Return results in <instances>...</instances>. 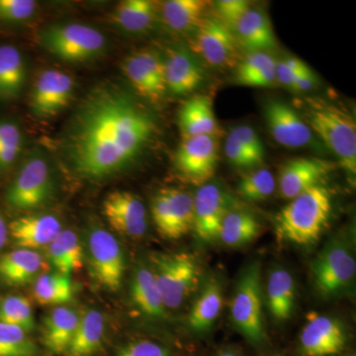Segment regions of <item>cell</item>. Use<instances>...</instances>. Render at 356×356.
Instances as JSON below:
<instances>
[{
	"label": "cell",
	"mask_w": 356,
	"mask_h": 356,
	"mask_svg": "<svg viewBox=\"0 0 356 356\" xmlns=\"http://www.w3.org/2000/svg\"><path fill=\"white\" fill-rule=\"evenodd\" d=\"M154 129L151 115L127 91L100 86L77 110L65 140V154L77 175L99 179L132 163Z\"/></svg>",
	"instance_id": "obj_1"
},
{
	"label": "cell",
	"mask_w": 356,
	"mask_h": 356,
	"mask_svg": "<svg viewBox=\"0 0 356 356\" xmlns=\"http://www.w3.org/2000/svg\"><path fill=\"white\" fill-rule=\"evenodd\" d=\"M332 199L323 184L291 199L274 218L277 240L303 247L317 243L331 218Z\"/></svg>",
	"instance_id": "obj_2"
},
{
	"label": "cell",
	"mask_w": 356,
	"mask_h": 356,
	"mask_svg": "<svg viewBox=\"0 0 356 356\" xmlns=\"http://www.w3.org/2000/svg\"><path fill=\"white\" fill-rule=\"evenodd\" d=\"M306 123L312 132L336 154L339 165L350 177L356 173V124L346 110L329 103L309 102Z\"/></svg>",
	"instance_id": "obj_3"
},
{
	"label": "cell",
	"mask_w": 356,
	"mask_h": 356,
	"mask_svg": "<svg viewBox=\"0 0 356 356\" xmlns=\"http://www.w3.org/2000/svg\"><path fill=\"white\" fill-rule=\"evenodd\" d=\"M231 318L236 329L254 346L266 343L262 312L261 264L255 261L243 270L231 302Z\"/></svg>",
	"instance_id": "obj_4"
},
{
	"label": "cell",
	"mask_w": 356,
	"mask_h": 356,
	"mask_svg": "<svg viewBox=\"0 0 356 356\" xmlns=\"http://www.w3.org/2000/svg\"><path fill=\"white\" fill-rule=\"evenodd\" d=\"M151 261L165 308H179L198 286L201 269L197 259L191 254L177 252L154 254Z\"/></svg>",
	"instance_id": "obj_5"
},
{
	"label": "cell",
	"mask_w": 356,
	"mask_h": 356,
	"mask_svg": "<svg viewBox=\"0 0 356 356\" xmlns=\"http://www.w3.org/2000/svg\"><path fill=\"white\" fill-rule=\"evenodd\" d=\"M314 286L321 296L336 297L355 281L356 262L353 250L341 241L327 243L311 266Z\"/></svg>",
	"instance_id": "obj_6"
},
{
	"label": "cell",
	"mask_w": 356,
	"mask_h": 356,
	"mask_svg": "<svg viewBox=\"0 0 356 356\" xmlns=\"http://www.w3.org/2000/svg\"><path fill=\"white\" fill-rule=\"evenodd\" d=\"M44 48L65 62L81 63L97 57L105 47L103 34L90 26L56 25L42 33Z\"/></svg>",
	"instance_id": "obj_7"
},
{
	"label": "cell",
	"mask_w": 356,
	"mask_h": 356,
	"mask_svg": "<svg viewBox=\"0 0 356 356\" xmlns=\"http://www.w3.org/2000/svg\"><path fill=\"white\" fill-rule=\"evenodd\" d=\"M152 214L159 235L177 240L193 231L194 199L180 189H161L152 201Z\"/></svg>",
	"instance_id": "obj_8"
},
{
	"label": "cell",
	"mask_w": 356,
	"mask_h": 356,
	"mask_svg": "<svg viewBox=\"0 0 356 356\" xmlns=\"http://www.w3.org/2000/svg\"><path fill=\"white\" fill-rule=\"evenodd\" d=\"M88 254L95 280L110 291H118L125 273V257L118 240L106 229H91Z\"/></svg>",
	"instance_id": "obj_9"
},
{
	"label": "cell",
	"mask_w": 356,
	"mask_h": 356,
	"mask_svg": "<svg viewBox=\"0 0 356 356\" xmlns=\"http://www.w3.org/2000/svg\"><path fill=\"white\" fill-rule=\"evenodd\" d=\"M53 193L50 170L43 159L33 158L26 161L20 172L9 185L6 203L16 210L41 207Z\"/></svg>",
	"instance_id": "obj_10"
},
{
	"label": "cell",
	"mask_w": 356,
	"mask_h": 356,
	"mask_svg": "<svg viewBox=\"0 0 356 356\" xmlns=\"http://www.w3.org/2000/svg\"><path fill=\"white\" fill-rule=\"evenodd\" d=\"M219 144L213 136L182 140L175 154V168L187 181L200 187L215 177L219 161Z\"/></svg>",
	"instance_id": "obj_11"
},
{
	"label": "cell",
	"mask_w": 356,
	"mask_h": 356,
	"mask_svg": "<svg viewBox=\"0 0 356 356\" xmlns=\"http://www.w3.org/2000/svg\"><path fill=\"white\" fill-rule=\"evenodd\" d=\"M191 48L212 67H232L238 58V42L233 32L214 16H206L194 32Z\"/></svg>",
	"instance_id": "obj_12"
},
{
	"label": "cell",
	"mask_w": 356,
	"mask_h": 356,
	"mask_svg": "<svg viewBox=\"0 0 356 356\" xmlns=\"http://www.w3.org/2000/svg\"><path fill=\"white\" fill-rule=\"evenodd\" d=\"M299 339L302 356H332L346 348L348 334L337 318L310 312Z\"/></svg>",
	"instance_id": "obj_13"
},
{
	"label": "cell",
	"mask_w": 356,
	"mask_h": 356,
	"mask_svg": "<svg viewBox=\"0 0 356 356\" xmlns=\"http://www.w3.org/2000/svg\"><path fill=\"white\" fill-rule=\"evenodd\" d=\"M124 74L140 96L156 102L165 95V58L158 51H136L122 65Z\"/></svg>",
	"instance_id": "obj_14"
},
{
	"label": "cell",
	"mask_w": 356,
	"mask_h": 356,
	"mask_svg": "<svg viewBox=\"0 0 356 356\" xmlns=\"http://www.w3.org/2000/svg\"><path fill=\"white\" fill-rule=\"evenodd\" d=\"M194 199L193 231L204 242L217 240L222 219L233 209V200L218 184L199 187Z\"/></svg>",
	"instance_id": "obj_15"
},
{
	"label": "cell",
	"mask_w": 356,
	"mask_h": 356,
	"mask_svg": "<svg viewBox=\"0 0 356 356\" xmlns=\"http://www.w3.org/2000/svg\"><path fill=\"white\" fill-rule=\"evenodd\" d=\"M264 119L274 140L285 147L298 149L314 142L313 132L298 112L281 100L269 99L264 105Z\"/></svg>",
	"instance_id": "obj_16"
},
{
	"label": "cell",
	"mask_w": 356,
	"mask_h": 356,
	"mask_svg": "<svg viewBox=\"0 0 356 356\" xmlns=\"http://www.w3.org/2000/svg\"><path fill=\"white\" fill-rule=\"evenodd\" d=\"M74 83L60 70H44L40 74L30 96V108L39 118H51L72 102Z\"/></svg>",
	"instance_id": "obj_17"
},
{
	"label": "cell",
	"mask_w": 356,
	"mask_h": 356,
	"mask_svg": "<svg viewBox=\"0 0 356 356\" xmlns=\"http://www.w3.org/2000/svg\"><path fill=\"white\" fill-rule=\"evenodd\" d=\"M103 213L110 226L121 235L140 238L147 229V209L137 196L114 191L103 202Z\"/></svg>",
	"instance_id": "obj_18"
},
{
	"label": "cell",
	"mask_w": 356,
	"mask_h": 356,
	"mask_svg": "<svg viewBox=\"0 0 356 356\" xmlns=\"http://www.w3.org/2000/svg\"><path fill=\"white\" fill-rule=\"evenodd\" d=\"M330 161L317 158H295L281 166L278 175L280 195L291 200L317 185L334 170Z\"/></svg>",
	"instance_id": "obj_19"
},
{
	"label": "cell",
	"mask_w": 356,
	"mask_h": 356,
	"mask_svg": "<svg viewBox=\"0 0 356 356\" xmlns=\"http://www.w3.org/2000/svg\"><path fill=\"white\" fill-rule=\"evenodd\" d=\"M166 89L177 95H186L205 81L202 65L191 51L172 49L165 58Z\"/></svg>",
	"instance_id": "obj_20"
},
{
	"label": "cell",
	"mask_w": 356,
	"mask_h": 356,
	"mask_svg": "<svg viewBox=\"0 0 356 356\" xmlns=\"http://www.w3.org/2000/svg\"><path fill=\"white\" fill-rule=\"evenodd\" d=\"M9 236L20 248L36 250L47 248L62 231V224L51 214L26 215L9 224Z\"/></svg>",
	"instance_id": "obj_21"
},
{
	"label": "cell",
	"mask_w": 356,
	"mask_h": 356,
	"mask_svg": "<svg viewBox=\"0 0 356 356\" xmlns=\"http://www.w3.org/2000/svg\"><path fill=\"white\" fill-rule=\"evenodd\" d=\"M178 125L184 139L198 136L217 138L222 132L215 116L212 98L204 95L192 96L182 104Z\"/></svg>",
	"instance_id": "obj_22"
},
{
	"label": "cell",
	"mask_w": 356,
	"mask_h": 356,
	"mask_svg": "<svg viewBox=\"0 0 356 356\" xmlns=\"http://www.w3.org/2000/svg\"><path fill=\"white\" fill-rule=\"evenodd\" d=\"M47 268L37 250L16 248L0 255V281L10 286H23L36 280Z\"/></svg>",
	"instance_id": "obj_23"
},
{
	"label": "cell",
	"mask_w": 356,
	"mask_h": 356,
	"mask_svg": "<svg viewBox=\"0 0 356 356\" xmlns=\"http://www.w3.org/2000/svg\"><path fill=\"white\" fill-rule=\"evenodd\" d=\"M238 44L252 51H266L275 48L276 37L270 20L261 9H250L233 30Z\"/></svg>",
	"instance_id": "obj_24"
},
{
	"label": "cell",
	"mask_w": 356,
	"mask_h": 356,
	"mask_svg": "<svg viewBox=\"0 0 356 356\" xmlns=\"http://www.w3.org/2000/svg\"><path fill=\"white\" fill-rule=\"evenodd\" d=\"M81 314L58 306L44 318L43 343L47 350L56 355H65L79 324Z\"/></svg>",
	"instance_id": "obj_25"
},
{
	"label": "cell",
	"mask_w": 356,
	"mask_h": 356,
	"mask_svg": "<svg viewBox=\"0 0 356 356\" xmlns=\"http://www.w3.org/2000/svg\"><path fill=\"white\" fill-rule=\"evenodd\" d=\"M105 320L102 312L89 309L81 314L79 324L65 356H91L102 348Z\"/></svg>",
	"instance_id": "obj_26"
},
{
	"label": "cell",
	"mask_w": 356,
	"mask_h": 356,
	"mask_svg": "<svg viewBox=\"0 0 356 356\" xmlns=\"http://www.w3.org/2000/svg\"><path fill=\"white\" fill-rule=\"evenodd\" d=\"M209 6L205 0H168L161 7V15L173 31L194 33L207 16Z\"/></svg>",
	"instance_id": "obj_27"
},
{
	"label": "cell",
	"mask_w": 356,
	"mask_h": 356,
	"mask_svg": "<svg viewBox=\"0 0 356 356\" xmlns=\"http://www.w3.org/2000/svg\"><path fill=\"white\" fill-rule=\"evenodd\" d=\"M266 299L269 311L274 318L286 321L291 317L296 299V290L291 273L286 269L280 267L269 273Z\"/></svg>",
	"instance_id": "obj_28"
},
{
	"label": "cell",
	"mask_w": 356,
	"mask_h": 356,
	"mask_svg": "<svg viewBox=\"0 0 356 356\" xmlns=\"http://www.w3.org/2000/svg\"><path fill=\"white\" fill-rule=\"evenodd\" d=\"M47 254L57 273L70 276L83 266V250L72 229H62L47 247Z\"/></svg>",
	"instance_id": "obj_29"
},
{
	"label": "cell",
	"mask_w": 356,
	"mask_h": 356,
	"mask_svg": "<svg viewBox=\"0 0 356 356\" xmlns=\"http://www.w3.org/2000/svg\"><path fill=\"white\" fill-rule=\"evenodd\" d=\"M131 296L145 315L151 318H163L165 315L166 308L158 283L153 271L147 267H140L134 273Z\"/></svg>",
	"instance_id": "obj_30"
},
{
	"label": "cell",
	"mask_w": 356,
	"mask_h": 356,
	"mask_svg": "<svg viewBox=\"0 0 356 356\" xmlns=\"http://www.w3.org/2000/svg\"><path fill=\"white\" fill-rule=\"evenodd\" d=\"M261 225L248 211L232 209L222 219L218 238L228 247H243L259 236Z\"/></svg>",
	"instance_id": "obj_31"
},
{
	"label": "cell",
	"mask_w": 356,
	"mask_h": 356,
	"mask_svg": "<svg viewBox=\"0 0 356 356\" xmlns=\"http://www.w3.org/2000/svg\"><path fill=\"white\" fill-rule=\"evenodd\" d=\"M236 83L254 88H268L276 83V60L266 51H252L236 67Z\"/></svg>",
	"instance_id": "obj_32"
},
{
	"label": "cell",
	"mask_w": 356,
	"mask_h": 356,
	"mask_svg": "<svg viewBox=\"0 0 356 356\" xmlns=\"http://www.w3.org/2000/svg\"><path fill=\"white\" fill-rule=\"evenodd\" d=\"M222 307V287L219 281L211 278L207 281L200 296L189 313L188 325L192 331H209L219 317Z\"/></svg>",
	"instance_id": "obj_33"
},
{
	"label": "cell",
	"mask_w": 356,
	"mask_h": 356,
	"mask_svg": "<svg viewBox=\"0 0 356 356\" xmlns=\"http://www.w3.org/2000/svg\"><path fill=\"white\" fill-rule=\"evenodd\" d=\"M25 81V63L20 51L11 44L0 46V100L17 97Z\"/></svg>",
	"instance_id": "obj_34"
},
{
	"label": "cell",
	"mask_w": 356,
	"mask_h": 356,
	"mask_svg": "<svg viewBox=\"0 0 356 356\" xmlns=\"http://www.w3.org/2000/svg\"><path fill=\"white\" fill-rule=\"evenodd\" d=\"M158 17L156 3L149 0H125L115 10L113 20L126 31L143 33L151 29Z\"/></svg>",
	"instance_id": "obj_35"
},
{
	"label": "cell",
	"mask_w": 356,
	"mask_h": 356,
	"mask_svg": "<svg viewBox=\"0 0 356 356\" xmlns=\"http://www.w3.org/2000/svg\"><path fill=\"white\" fill-rule=\"evenodd\" d=\"M33 296L42 306H62L74 297L70 276L58 273H42L35 280Z\"/></svg>",
	"instance_id": "obj_36"
},
{
	"label": "cell",
	"mask_w": 356,
	"mask_h": 356,
	"mask_svg": "<svg viewBox=\"0 0 356 356\" xmlns=\"http://www.w3.org/2000/svg\"><path fill=\"white\" fill-rule=\"evenodd\" d=\"M0 322L15 325L31 334L36 324L30 300L20 294L4 297L0 301Z\"/></svg>",
	"instance_id": "obj_37"
},
{
	"label": "cell",
	"mask_w": 356,
	"mask_h": 356,
	"mask_svg": "<svg viewBox=\"0 0 356 356\" xmlns=\"http://www.w3.org/2000/svg\"><path fill=\"white\" fill-rule=\"evenodd\" d=\"M276 188V180L267 168H259L245 173L238 184V192L248 201L266 200L273 195Z\"/></svg>",
	"instance_id": "obj_38"
},
{
	"label": "cell",
	"mask_w": 356,
	"mask_h": 356,
	"mask_svg": "<svg viewBox=\"0 0 356 356\" xmlns=\"http://www.w3.org/2000/svg\"><path fill=\"white\" fill-rule=\"evenodd\" d=\"M29 334L15 325L0 322V356H38Z\"/></svg>",
	"instance_id": "obj_39"
},
{
	"label": "cell",
	"mask_w": 356,
	"mask_h": 356,
	"mask_svg": "<svg viewBox=\"0 0 356 356\" xmlns=\"http://www.w3.org/2000/svg\"><path fill=\"white\" fill-rule=\"evenodd\" d=\"M22 146V136L17 125L0 121V170L6 172L15 163Z\"/></svg>",
	"instance_id": "obj_40"
},
{
	"label": "cell",
	"mask_w": 356,
	"mask_h": 356,
	"mask_svg": "<svg viewBox=\"0 0 356 356\" xmlns=\"http://www.w3.org/2000/svg\"><path fill=\"white\" fill-rule=\"evenodd\" d=\"M231 132L235 135L243 149L247 152L254 168L261 165L266 158V149L264 143L254 129L250 126L241 125L234 128Z\"/></svg>",
	"instance_id": "obj_41"
},
{
	"label": "cell",
	"mask_w": 356,
	"mask_h": 356,
	"mask_svg": "<svg viewBox=\"0 0 356 356\" xmlns=\"http://www.w3.org/2000/svg\"><path fill=\"white\" fill-rule=\"evenodd\" d=\"M214 17L233 32L238 20L252 7L247 0H219L215 2Z\"/></svg>",
	"instance_id": "obj_42"
},
{
	"label": "cell",
	"mask_w": 356,
	"mask_h": 356,
	"mask_svg": "<svg viewBox=\"0 0 356 356\" xmlns=\"http://www.w3.org/2000/svg\"><path fill=\"white\" fill-rule=\"evenodd\" d=\"M36 8L33 0H0V22H22L32 17Z\"/></svg>",
	"instance_id": "obj_43"
},
{
	"label": "cell",
	"mask_w": 356,
	"mask_h": 356,
	"mask_svg": "<svg viewBox=\"0 0 356 356\" xmlns=\"http://www.w3.org/2000/svg\"><path fill=\"white\" fill-rule=\"evenodd\" d=\"M116 356H172V351L156 341L139 339L123 344L117 350Z\"/></svg>",
	"instance_id": "obj_44"
},
{
	"label": "cell",
	"mask_w": 356,
	"mask_h": 356,
	"mask_svg": "<svg viewBox=\"0 0 356 356\" xmlns=\"http://www.w3.org/2000/svg\"><path fill=\"white\" fill-rule=\"evenodd\" d=\"M224 149L226 158L231 165L240 168H254L247 152L243 149L242 145L232 132H229L227 137Z\"/></svg>",
	"instance_id": "obj_45"
},
{
	"label": "cell",
	"mask_w": 356,
	"mask_h": 356,
	"mask_svg": "<svg viewBox=\"0 0 356 356\" xmlns=\"http://www.w3.org/2000/svg\"><path fill=\"white\" fill-rule=\"evenodd\" d=\"M297 74L288 67L284 60L276 62V81L288 89L294 90L295 79Z\"/></svg>",
	"instance_id": "obj_46"
},
{
	"label": "cell",
	"mask_w": 356,
	"mask_h": 356,
	"mask_svg": "<svg viewBox=\"0 0 356 356\" xmlns=\"http://www.w3.org/2000/svg\"><path fill=\"white\" fill-rule=\"evenodd\" d=\"M315 76L313 72H306V74H297L295 79L294 91H308L315 86Z\"/></svg>",
	"instance_id": "obj_47"
},
{
	"label": "cell",
	"mask_w": 356,
	"mask_h": 356,
	"mask_svg": "<svg viewBox=\"0 0 356 356\" xmlns=\"http://www.w3.org/2000/svg\"><path fill=\"white\" fill-rule=\"evenodd\" d=\"M284 60L288 67L296 74H306V72H311V70L298 58H287Z\"/></svg>",
	"instance_id": "obj_48"
},
{
	"label": "cell",
	"mask_w": 356,
	"mask_h": 356,
	"mask_svg": "<svg viewBox=\"0 0 356 356\" xmlns=\"http://www.w3.org/2000/svg\"><path fill=\"white\" fill-rule=\"evenodd\" d=\"M9 229L4 218L0 215V250L6 247L7 241H8Z\"/></svg>",
	"instance_id": "obj_49"
},
{
	"label": "cell",
	"mask_w": 356,
	"mask_h": 356,
	"mask_svg": "<svg viewBox=\"0 0 356 356\" xmlns=\"http://www.w3.org/2000/svg\"><path fill=\"white\" fill-rule=\"evenodd\" d=\"M216 356H240L238 355H236V353H234V351H222V353H218Z\"/></svg>",
	"instance_id": "obj_50"
},
{
	"label": "cell",
	"mask_w": 356,
	"mask_h": 356,
	"mask_svg": "<svg viewBox=\"0 0 356 356\" xmlns=\"http://www.w3.org/2000/svg\"><path fill=\"white\" fill-rule=\"evenodd\" d=\"M348 356H356L355 355H348Z\"/></svg>",
	"instance_id": "obj_51"
}]
</instances>
